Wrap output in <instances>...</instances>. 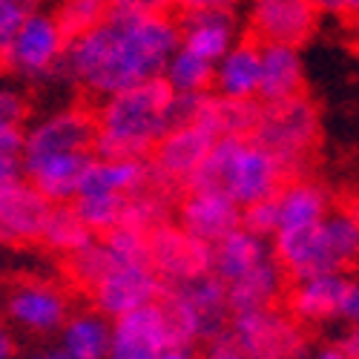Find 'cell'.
<instances>
[{"instance_id":"cell-18","label":"cell","mask_w":359,"mask_h":359,"mask_svg":"<svg viewBox=\"0 0 359 359\" xmlns=\"http://www.w3.org/2000/svg\"><path fill=\"white\" fill-rule=\"evenodd\" d=\"M348 285H351L348 273H325V276H313L302 282H290L285 293L287 313L302 325H316V322L342 316Z\"/></svg>"},{"instance_id":"cell-24","label":"cell","mask_w":359,"mask_h":359,"mask_svg":"<svg viewBox=\"0 0 359 359\" xmlns=\"http://www.w3.org/2000/svg\"><path fill=\"white\" fill-rule=\"evenodd\" d=\"M267 259H273L271 238H262L245 227H238L236 233L222 238L219 245H213V273L224 285H230L236 279H242L245 273H250L253 267H259Z\"/></svg>"},{"instance_id":"cell-17","label":"cell","mask_w":359,"mask_h":359,"mask_svg":"<svg viewBox=\"0 0 359 359\" xmlns=\"http://www.w3.org/2000/svg\"><path fill=\"white\" fill-rule=\"evenodd\" d=\"M175 18L182 46L210 64H219L245 38V20L236 12H184Z\"/></svg>"},{"instance_id":"cell-30","label":"cell","mask_w":359,"mask_h":359,"mask_svg":"<svg viewBox=\"0 0 359 359\" xmlns=\"http://www.w3.org/2000/svg\"><path fill=\"white\" fill-rule=\"evenodd\" d=\"M115 267H124V264L115 259V253L107 248L104 238H95L93 245H86L83 250H78V253L64 259L67 276L72 279L75 287H81L86 293H93L115 271Z\"/></svg>"},{"instance_id":"cell-35","label":"cell","mask_w":359,"mask_h":359,"mask_svg":"<svg viewBox=\"0 0 359 359\" xmlns=\"http://www.w3.org/2000/svg\"><path fill=\"white\" fill-rule=\"evenodd\" d=\"M242 227L250 230V233H256V236H262V238H271V242H273V238L279 236V227H282L276 196L264 198V201H259V204L245 207V210H242Z\"/></svg>"},{"instance_id":"cell-41","label":"cell","mask_w":359,"mask_h":359,"mask_svg":"<svg viewBox=\"0 0 359 359\" xmlns=\"http://www.w3.org/2000/svg\"><path fill=\"white\" fill-rule=\"evenodd\" d=\"M342 319L359 331V276H353L351 285H348L345 302H342Z\"/></svg>"},{"instance_id":"cell-20","label":"cell","mask_w":359,"mask_h":359,"mask_svg":"<svg viewBox=\"0 0 359 359\" xmlns=\"http://www.w3.org/2000/svg\"><path fill=\"white\" fill-rule=\"evenodd\" d=\"M259 86H262V43L245 35L216 64L213 93L233 101H259Z\"/></svg>"},{"instance_id":"cell-6","label":"cell","mask_w":359,"mask_h":359,"mask_svg":"<svg viewBox=\"0 0 359 359\" xmlns=\"http://www.w3.org/2000/svg\"><path fill=\"white\" fill-rule=\"evenodd\" d=\"M69 38L52 12H35L29 18L9 46L0 52V69L35 83H52L55 72L67 55Z\"/></svg>"},{"instance_id":"cell-23","label":"cell","mask_w":359,"mask_h":359,"mask_svg":"<svg viewBox=\"0 0 359 359\" xmlns=\"http://www.w3.org/2000/svg\"><path fill=\"white\" fill-rule=\"evenodd\" d=\"M279 233L285 230H305V227H316L325 222V216L331 213V193H327L319 182L313 178H293L287 182L279 193Z\"/></svg>"},{"instance_id":"cell-31","label":"cell","mask_w":359,"mask_h":359,"mask_svg":"<svg viewBox=\"0 0 359 359\" xmlns=\"http://www.w3.org/2000/svg\"><path fill=\"white\" fill-rule=\"evenodd\" d=\"M213 75H216V64L204 61V57L182 46L170 57L161 78L167 81V86L175 95H207V93H213Z\"/></svg>"},{"instance_id":"cell-9","label":"cell","mask_w":359,"mask_h":359,"mask_svg":"<svg viewBox=\"0 0 359 359\" xmlns=\"http://www.w3.org/2000/svg\"><path fill=\"white\" fill-rule=\"evenodd\" d=\"M319 12L308 0H245V35L256 43L302 46L313 38Z\"/></svg>"},{"instance_id":"cell-3","label":"cell","mask_w":359,"mask_h":359,"mask_svg":"<svg viewBox=\"0 0 359 359\" xmlns=\"http://www.w3.org/2000/svg\"><path fill=\"white\" fill-rule=\"evenodd\" d=\"M287 182L282 164L253 138H219L184 190L222 193L245 210L276 196Z\"/></svg>"},{"instance_id":"cell-48","label":"cell","mask_w":359,"mask_h":359,"mask_svg":"<svg viewBox=\"0 0 359 359\" xmlns=\"http://www.w3.org/2000/svg\"><path fill=\"white\" fill-rule=\"evenodd\" d=\"M0 359H12V339L4 331H0Z\"/></svg>"},{"instance_id":"cell-40","label":"cell","mask_w":359,"mask_h":359,"mask_svg":"<svg viewBox=\"0 0 359 359\" xmlns=\"http://www.w3.org/2000/svg\"><path fill=\"white\" fill-rule=\"evenodd\" d=\"M23 153V130L0 124V156H20Z\"/></svg>"},{"instance_id":"cell-1","label":"cell","mask_w":359,"mask_h":359,"mask_svg":"<svg viewBox=\"0 0 359 359\" xmlns=\"http://www.w3.org/2000/svg\"><path fill=\"white\" fill-rule=\"evenodd\" d=\"M182 49L178 18H112L93 32L69 41L55 72L86 98L104 101L138 83L164 75L170 57Z\"/></svg>"},{"instance_id":"cell-42","label":"cell","mask_w":359,"mask_h":359,"mask_svg":"<svg viewBox=\"0 0 359 359\" xmlns=\"http://www.w3.org/2000/svg\"><path fill=\"white\" fill-rule=\"evenodd\" d=\"M18 178H23L20 156H0V187L18 182Z\"/></svg>"},{"instance_id":"cell-27","label":"cell","mask_w":359,"mask_h":359,"mask_svg":"<svg viewBox=\"0 0 359 359\" xmlns=\"http://www.w3.org/2000/svg\"><path fill=\"white\" fill-rule=\"evenodd\" d=\"M322 236L339 273L359 271V207L356 204L331 207V213L322 222Z\"/></svg>"},{"instance_id":"cell-29","label":"cell","mask_w":359,"mask_h":359,"mask_svg":"<svg viewBox=\"0 0 359 359\" xmlns=\"http://www.w3.org/2000/svg\"><path fill=\"white\" fill-rule=\"evenodd\" d=\"M95 238H98V236L81 222V216L75 213L72 204H55L52 213H49V219H46V227H43L41 242H43L49 250L61 253V256L67 259V256L83 250L86 245H93Z\"/></svg>"},{"instance_id":"cell-13","label":"cell","mask_w":359,"mask_h":359,"mask_svg":"<svg viewBox=\"0 0 359 359\" xmlns=\"http://www.w3.org/2000/svg\"><path fill=\"white\" fill-rule=\"evenodd\" d=\"M170 348L178 345L161 302H156L115 319L107 359H158Z\"/></svg>"},{"instance_id":"cell-50","label":"cell","mask_w":359,"mask_h":359,"mask_svg":"<svg viewBox=\"0 0 359 359\" xmlns=\"http://www.w3.org/2000/svg\"><path fill=\"white\" fill-rule=\"evenodd\" d=\"M348 29H351V41H353V43L359 46V15L348 20Z\"/></svg>"},{"instance_id":"cell-22","label":"cell","mask_w":359,"mask_h":359,"mask_svg":"<svg viewBox=\"0 0 359 359\" xmlns=\"http://www.w3.org/2000/svg\"><path fill=\"white\" fill-rule=\"evenodd\" d=\"M287 293V276L282 271V264L273 259L262 262L259 267H253L250 273H245L242 279H236L227 285V302L233 316L236 313H253V311H264V308H276V302Z\"/></svg>"},{"instance_id":"cell-25","label":"cell","mask_w":359,"mask_h":359,"mask_svg":"<svg viewBox=\"0 0 359 359\" xmlns=\"http://www.w3.org/2000/svg\"><path fill=\"white\" fill-rule=\"evenodd\" d=\"M262 101H233L210 93L204 98L198 121L207 127L216 138H253L262 121Z\"/></svg>"},{"instance_id":"cell-36","label":"cell","mask_w":359,"mask_h":359,"mask_svg":"<svg viewBox=\"0 0 359 359\" xmlns=\"http://www.w3.org/2000/svg\"><path fill=\"white\" fill-rule=\"evenodd\" d=\"M35 12H41V0H0V52Z\"/></svg>"},{"instance_id":"cell-16","label":"cell","mask_w":359,"mask_h":359,"mask_svg":"<svg viewBox=\"0 0 359 359\" xmlns=\"http://www.w3.org/2000/svg\"><path fill=\"white\" fill-rule=\"evenodd\" d=\"M93 153H57V156H20L23 178L38 187L52 204H72L81 196L83 175L93 164Z\"/></svg>"},{"instance_id":"cell-52","label":"cell","mask_w":359,"mask_h":359,"mask_svg":"<svg viewBox=\"0 0 359 359\" xmlns=\"http://www.w3.org/2000/svg\"><path fill=\"white\" fill-rule=\"evenodd\" d=\"M26 359H43V356H26Z\"/></svg>"},{"instance_id":"cell-11","label":"cell","mask_w":359,"mask_h":359,"mask_svg":"<svg viewBox=\"0 0 359 359\" xmlns=\"http://www.w3.org/2000/svg\"><path fill=\"white\" fill-rule=\"evenodd\" d=\"M216 135L201 127L190 124L182 130H172L167 138L156 144V149L149 153V167H153V178L158 184L170 187L172 193L182 196L193 172L204 164V158L210 156V149L216 147Z\"/></svg>"},{"instance_id":"cell-45","label":"cell","mask_w":359,"mask_h":359,"mask_svg":"<svg viewBox=\"0 0 359 359\" xmlns=\"http://www.w3.org/2000/svg\"><path fill=\"white\" fill-rule=\"evenodd\" d=\"M319 15H339V0H308Z\"/></svg>"},{"instance_id":"cell-28","label":"cell","mask_w":359,"mask_h":359,"mask_svg":"<svg viewBox=\"0 0 359 359\" xmlns=\"http://www.w3.org/2000/svg\"><path fill=\"white\" fill-rule=\"evenodd\" d=\"M112 345V325L104 313H78L61 327V351L72 359H107Z\"/></svg>"},{"instance_id":"cell-21","label":"cell","mask_w":359,"mask_h":359,"mask_svg":"<svg viewBox=\"0 0 359 359\" xmlns=\"http://www.w3.org/2000/svg\"><path fill=\"white\" fill-rule=\"evenodd\" d=\"M305 89V64L302 52L285 43H262V104H279L302 95Z\"/></svg>"},{"instance_id":"cell-33","label":"cell","mask_w":359,"mask_h":359,"mask_svg":"<svg viewBox=\"0 0 359 359\" xmlns=\"http://www.w3.org/2000/svg\"><path fill=\"white\" fill-rule=\"evenodd\" d=\"M52 15L61 23L64 35L75 41L98 29L101 23H107L112 12H109V0H57Z\"/></svg>"},{"instance_id":"cell-39","label":"cell","mask_w":359,"mask_h":359,"mask_svg":"<svg viewBox=\"0 0 359 359\" xmlns=\"http://www.w3.org/2000/svg\"><path fill=\"white\" fill-rule=\"evenodd\" d=\"M175 15L184 12H236L245 0H172Z\"/></svg>"},{"instance_id":"cell-44","label":"cell","mask_w":359,"mask_h":359,"mask_svg":"<svg viewBox=\"0 0 359 359\" xmlns=\"http://www.w3.org/2000/svg\"><path fill=\"white\" fill-rule=\"evenodd\" d=\"M337 348H339V351H345L348 356L359 359V331H356V327H351V331H348V334H342V337H339Z\"/></svg>"},{"instance_id":"cell-43","label":"cell","mask_w":359,"mask_h":359,"mask_svg":"<svg viewBox=\"0 0 359 359\" xmlns=\"http://www.w3.org/2000/svg\"><path fill=\"white\" fill-rule=\"evenodd\" d=\"M204 359H248V356H245V353H238V351L227 342V337H224V339H219V342L210 345V351H207Z\"/></svg>"},{"instance_id":"cell-14","label":"cell","mask_w":359,"mask_h":359,"mask_svg":"<svg viewBox=\"0 0 359 359\" xmlns=\"http://www.w3.org/2000/svg\"><path fill=\"white\" fill-rule=\"evenodd\" d=\"M52 207L55 204L38 187L29 184L26 178L0 187V242H41Z\"/></svg>"},{"instance_id":"cell-19","label":"cell","mask_w":359,"mask_h":359,"mask_svg":"<svg viewBox=\"0 0 359 359\" xmlns=\"http://www.w3.org/2000/svg\"><path fill=\"white\" fill-rule=\"evenodd\" d=\"M9 313L29 331L49 334L67 325L69 302H67V293L57 290L55 285L26 282L9 293Z\"/></svg>"},{"instance_id":"cell-5","label":"cell","mask_w":359,"mask_h":359,"mask_svg":"<svg viewBox=\"0 0 359 359\" xmlns=\"http://www.w3.org/2000/svg\"><path fill=\"white\" fill-rule=\"evenodd\" d=\"M319 138H322L319 107L305 93L279 104H264L259 130L253 135V141L262 144L282 164L290 182L308 175V164L319 147Z\"/></svg>"},{"instance_id":"cell-49","label":"cell","mask_w":359,"mask_h":359,"mask_svg":"<svg viewBox=\"0 0 359 359\" xmlns=\"http://www.w3.org/2000/svg\"><path fill=\"white\" fill-rule=\"evenodd\" d=\"M316 359H353V356H348V353L339 351V348H327V351L316 353Z\"/></svg>"},{"instance_id":"cell-15","label":"cell","mask_w":359,"mask_h":359,"mask_svg":"<svg viewBox=\"0 0 359 359\" xmlns=\"http://www.w3.org/2000/svg\"><path fill=\"white\" fill-rule=\"evenodd\" d=\"M175 222L198 242L213 248L242 227V207L222 193L184 190L175 204Z\"/></svg>"},{"instance_id":"cell-4","label":"cell","mask_w":359,"mask_h":359,"mask_svg":"<svg viewBox=\"0 0 359 359\" xmlns=\"http://www.w3.org/2000/svg\"><path fill=\"white\" fill-rule=\"evenodd\" d=\"M161 308L170 319L178 348H190L193 342L213 345L224 339L233 319L227 302V285L216 273H204L184 285L164 287Z\"/></svg>"},{"instance_id":"cell-37","label":"cell","mask_w":359,"mask_h":359,"mask_svg":"<svg viewBox=\"0 0 359 359\" xmlns=\"http://www.w3.org/2000/svg\"><path fill=\"white\" fill-rule=\"evenodd\" d=\"M112 18H167L175 15L172 0H109Z\"/></svg>"},{"instance_id":"cell-2","label":"cell","mask_w":359,"mask_h":359,"mask_svg":"<svg viewBox=\"0 0 359 359\" xmlns=\"http://www.w3.org/2000/svg\"><path fill=\"white\" fill-rule=\"evenodd\" d=\"M172 95L175 93L167 86V81L156 78L95 101L93 109L98 135L93 144V156L101 161L149 158L156 144L170 135L167 109Z\"/></svg>"},{"instance_id":"cell-51","label":"cell","mask_w":359,"mask_h":359,"mask_svg":"<svg viewBox=\"0 0 359 359\" xmlns=\"http://www.w3.org/2000/svg\"><path fill=\"white\" fill-rule=\"evenodd\" d=\"M43 359H72V356H69L67 351H52V353H46Z\"/></svg>"},{"instance_id":"cell-32","label":"cell","mask_w":359,"mask_h":359,"mask_svg":"<svg viewBox=\"0 0 359 359\" xmlns=\"http://www.w3.org/2000/svg\"><path fill=\"white\" fill-rule=\"evenodd\" d=\"M75 213L81 222L93 230L98 238L118 230L124 224V210H127V196H98V193H81L75 201Z\"/></svg>"},{"instance_id":"cell-12","label":"cell","mask_w":359,"mask_h":359,"mask_svg":"<svg viewBox=\"0 0 359 359\" xmlns=\"http://www.w3.org/2000/svg\"><path fill=\"white\" fill-rule=\"evenodd\" d=\"M164 282L149 264H124L115 271L89 293L98 313L121 319L133 311H141L147 305L161 302Z\"/></svg>"},{"instance_id":"cell-34","label":"cell","mask_w":359,"mask_h":359,"mask_svg":"<svg viewBox=\"0 0 359 359\" xmlns=\"http://www.w3.org/2000/svg\"><path fill=\"white\" fill-rule=\"evenodd\" d=\"M101 238L121 264H149V236L147 233L133 230V227H118Z\"/></svg>"},{"instance_id":"cell-46","label":"cell","mask_w":359,"mask_h":359,"mask_svg":"<svg viewBox=\"0 0 359 359\" xmlns=\"http://www.w3.org/2000/svg\"><path fill=\"white\" fill-rule=\"evenodd\" d=\"M339 15L342 18H356L359 15V0H339Z\"/></svg>"},{"instance_id":"cell-47","label":"cell","mask_w":359,"mask_h":359,"mask_svg":"<svg viewBox=\"0 0 359 359\" xmlns=\"http://www.w3.org/2000/svg\"><path fill=\"white\" fill-rule=\"evenodd\" d=\"M158 359H193V356H190L187 348H170V351H164Z\"/></svg>"},{"instance_id":"cell-7","label":"cell","mask_w":359,"mask_h":359,"mask_svg":"<svg viewBox=\"0 0 359 359\" xmlns=\"http://www.w3.org/2000/svg\"><path fill=\"white\" fill-rule=\"evenodd\" d=\"M227 342L248 359H299L308 345L302 322L279 308L236 313L227 327Z\"/></svg>"},{"instance_id":"cell-8","label":"cell","mask_w":359,"mask_h":359,"mask_svg":"<svg viewBox=\"0 0 359 359\" xmlns=\"http://www.w3.org/2000/svg\"><path fill=\"white\" fill-rule=\"evenodd\" d=\"M98 121L93 104H72L43 115L23 130L20 156H57V153H93Z\"/></svg>"},{"instance_id":"cell-38","label":"cell","mask_w":359,"mask_h":359,"mask_svg":"<svg viewBox=\"0 0 359 359\" xmlns=\"http://www.w3.org/2000/svg\"><path fill=\"white\" fill-rule=\"evenodd\" d=\"M29 121V98L12 83H0V124L26 130Z\"/></svg>"},{"instance_id":"cell-10","label":"cell","mask_w":359,"mask_h":359,"mask_svg":"<svg viewBox=\"0 0 359 359\" xmlns=\"http://www.w3.org/2000/svg\"><path fill=\"white\" fill-rule=\"evenodd\" d=\"M149 267L164 287L184 285L196 276L213 273V248L198 242L178 222H167L149 233Z\"/></svg>"},{"instance_id":"cell-26","label":"cell","mask_w":359,"mask_h":359,"mask_svg":"<svg viewBox=\"0 0 359 359\" xmlns=\"http://www.w3.org/2000/svg\"><path fill=\"white\" fill-rule=\"evenodd\" d=\"M153 184V170L149 158H133V161H101L93 158L81 193H98V196H133Z\"/></svg>"}]
</instances>
